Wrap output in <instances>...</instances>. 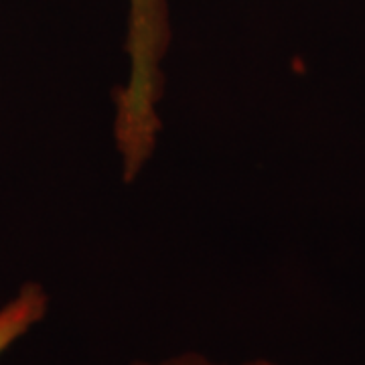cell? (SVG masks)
Wrapping results in <instances>:
<instances>
[{
  "label": "cell",
  "mask_w": 365,
  "mask_h": 365,
  "mask_svg": "<svg viewBox=\"0 0 365 365\" xmlns=\"http://www.w3.org/2000/svg\"><path fill=\"white\" fill-rule=\"evenodd\" d=\"M169 41L167 0H130L128 16V53L132 78L150 79L158 76V61Z\"/></svg>",
  "instance_id": "cell-1"
},
{
  "label": "cell",
  "mask_w": 365,
  "mask_h": 365,
  "mask_svg": "<svg viewBox=\"0 0 365 365\" xmlns=\"http://www.w3.org/2000/svg\"><path fill=\"white\" fill-rule=\"evenodd\" d=\"M49 309V297L37 282H26L4 307H0V355L43 321Z\"/></svg>",
  "instance_id": "cell-2"
},
{
  "label": "cell",
  "mask_w": 365,
  "mask_h": 365,
  "mask_svg": "<svg viewBox=\"0 0 365 365\" xmlns=\"http://www.w3.org/2000/svg\"><path fill=\"white\" fill-rule=\"evenodd\" d=\"M128 365H230V364H220V361H213L205 355L195 351L189 353H179V355H173V357H167V359H158V361H134V364ZM240 365H280L274 364L270 359H254V361H244Z\"/></svg>",
  "instance_id": "cell-3"
}]
</instances>
